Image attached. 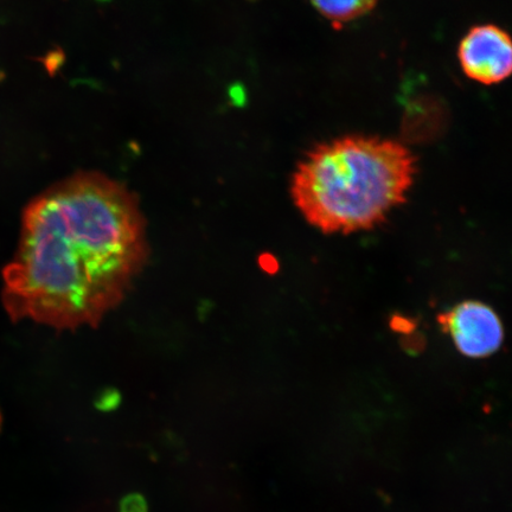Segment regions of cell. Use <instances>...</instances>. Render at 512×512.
Returning a JSON list of instances; mask_svg holds the SVG:
<instances>
[{"label": "cell", "instance_id": "2", "mask_svg": "<svg viewBox=\"0 0 512 512\" xmlns=\"http://www.w3.org/2000/svg\"><path fill=\"white\" fill-rule=\"evenodd\" d=\"M416 171L413 152L396 140L345 136L307 152L290 191L313 228L349 235L379 227L406 203Z\"/></svg>", "mask_w": 512, "mask_h": 512}, {"label": "cell", "instance_id": "8", "mask_svg": "<svg viewBox=\"0 0 512 512\" xmlns=\"http://www.w3.org/2000/svg\"><path fill=\"white\" fill-rule=\"evenodd\" d=\"M120 402V398L115 393H104L96 403L101 411L110 412L117 408Z\"/></svg>", "mask_w": 512, "mask_h": 512}, {"label": "cell", "instance_id": "3", "mask_svg": "<svg viewBox=\"0 0 512 512\" xmlns=\"http://www.w3.org/2000/svg\"><path fill=\"white\" fill-rule=\"evenodd\" d=\"M438 322L460 354L475 360L496 354L504 342L501 318L491 306L475 300L452 307Z\"/></svg>", "mask_w": 512, "mask_h": 512}, {"label": "cell", "instance_id": "5", "mask_svg": "<svg viewBox=\"0 0 512 512\" xmlns=\"http://www.w3.org/2000/svg\"><path fill=\"white\" fill-rule=\"evenodd\" d=\"M320 15L332 24L343 25L369 14L377 0H311Z\"/></svg>", "mask_w": 512, "mask_h": 512}, {"label": "cell", "instance_id": "10", "mask_svg": "<svg viewBox=\"0 0 512 512\" xmlns=\"http://www.w3.org/2000/svg\"><path fill=\"white\" fill-rule=\"evenodd\" d=\"M0 425H2V415H0Z\"/></svg>", "mask_w": 512, "mask_h": 512}, {"label": "cell", "instance_id": "1", "mask_svg": "<svg viewBox=\"0 0 512 512\" xmlns=\"http://www.w3.org/2000/svg\"><path fill=\"white\" fill-rule=\"evenodd\" d=\"M149 254L133 192L82 172L30 202L2 299L14 322L57 330L96 326L115 309Z\"/></svg>", "mask_w": 512, "mask_h": 512}, {"label": "cell", "instance_id": "4", "mask_svg": "<svg viewBox=\"0 0 512 512\" xmlns=\"http://www.w3.org/2000/svg\"><path fill=\"white\" fill-rule=\"evenodd\" d=\"M458 59L467 78L480 85H497L512 72L510 36L497 25H478L460 42Z\"/></svg>", "mask_w": 512, "mask_h": 512}, {"label": "cell", "instance_id": "6", "mask_svg": "<svg viewBox=\"0 0 512 512\" xmlns=\"http://www.w3.org/2000/svg\"><path fill=\"white\" fill-rule=\"evenodd\" d=\"M40 61L46 67L47 72L54 76L63 67V64L66 63V54H64L62 49L57 48L49 51Z\"/></svg>", "mask_w": 512, "mask_h": 512}, {"label": "cell", "instance_id": "7", "mask_svg": "<svg viewBox=\"0 0 512 512\" xmlns=\"http://www.w3.org/2000/svg\"><path fill=\"white\" fill-rule=\"evenodd\" d=\"M120 512H149V507L142 495L131 494L121 501Z\"/></svg>", "mask_w": 512, "mask_h": 512}, {"label": "cell", "instance_id": "9", "mask_svg": "<svg viewBox=\"0 0 512 512\" xmlns=\"http://www.w3.org/2000/svg\"><path fill=\"white\" fill-rule=\"evenodd\" d=\"M228 94L230 100H232L233 104L236 106H240L245 102V93H243V89L240 85L230 86Z\"/></svg>", "mask_w": 512, "mask_h": 512}]
</instances>
